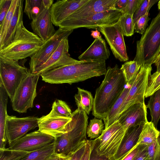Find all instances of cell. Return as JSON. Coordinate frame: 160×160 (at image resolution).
<instances>
[{
  "label": "cell",
  "instance_id": "6da1fadb",
  "mask_svg": "<svg viewBox=\"0 0 160 160\" xmlns=\"http://www.w3.org/2000/svg\"><path fill=\"white\" fill-rule=\"evenodd\" d=\"M126 85L124 76L118 64L113 68L108 67L103 80L96 91L92 115L104 120Z\"/></svg>",
  "mask_w": 160,
  "mask_h": 160
},
{
  "label": "cell",
  "instance_id": "7a4b0ae2",
  "mask_svg": "<svg viewBox=\"0 0 160 160\" xmlns=\"http://www.w3.org/2000/svg\"><path fill=\"white\" fill-rule=\"evenodd\" d=\"M105 61H85L59 67L40 75L42 80L51 84L73 83L105 75Z\"/></svg>",
  "mask_w": 160,
  "mask_h": 160
},
{
  "label": "cell",
  "instance_id": "3957f363",
  "mask_svg": "<svg viewBox=\"0 0 160 160\" xmlns=\"http://www.w3.org/2000/svg\"><path fill=\"white\" fill-rule=\"evenodd\" d=\"M72 120L66 125V132L55 140V153L69 156L86 137L88 117L83 110L76 109L72 113Z\"/></svg>",
  "mask_w": 160,
  "mask_h": 160
},
{
  "label": "cell",
  "instance_id": "277c9868",
  "mask_svg": "<svg viewBox=\"0 0 160 160\" xmlns=\"http://www.w3.org/2000/svg\"><path fill=\"white\" fill-rule=\"evenodd\" d=\"M45 42L37 35L28 30L23 21L19 24L12 42L0 50V56L14 60L30 58L42 47Z\"/></svg>",
  "mask_w": 160,
  "mask_h": 160
},
{
  "label": "cell",
  "instance_id": "5b68a950",
  "mask_svg": "<svg viewBox=\"0 0 160 160\" xmlns=\"http://www.w3.org/2000/svg\"><path fill=\"white\" fill-rule=\"evenodd\" d=\"M160 53V12L137 42L136 56L133 60L139 64L152 65Z\"/></svg>",
  "mask_w": 160,
  "mask_h": 160
},
{
  "label": "cell",
  "instance_id": "8992f818",
  "mask_svg": "<svg viewBox=\"0 0 160 160\" xmlns=\"http://www.w3.org/2000/svg\"><path fill=\"white\" fill-rule=\"evenodd\" d=\"M30 72V70L20 64L18 60L9 59L0 56V81L11 101L20 83Z\"/></svg>",
  "mask_w": 160,
  "mask_h": 160
},
{
  "label": "cell",
  "instance_id": "52a82bcc",
  "mask_svg": "<svg viewBox=\"0 0 160 160\" xmlns=\"http://www.w3.org/2000/svg\"><path fill=\"white\" fill-rule=\"evenodd\" d=\"M122 14L121 12L117 10H110L98 12L84 18L65 19L59 24L58 27L68 30L80 28H96L116 23Z\"/></svg>",
  "mask_w": 160,
  "mask_h": 160
},
{
  "label": "cell",
  "instance_id": "ba28073f",
  "mask_svg": "<svg viewBox=\"0 0 160 160\" xmlns=\"http://www.w3.org/2000/svg\"><path fill=\"white\" fill-rule=\"evenodd\" d=\"M40 76L30 73L20 83L17 88L12 100L13 109L19 113H25L32 108L37 96L36 87Z\"/></svg>",
  "mask_w": 160,
  "mask_h": 160
},
{
  "label": "cell",
  "instance_id": "9c48e42d",
  "mask_svg": "<svg viewBox=\"0 0 160 160\" xmlns=\"http://www.w3.org/2000/svg\"><path fill=\"white\" fill-rule=\"evenodd\" d=\"M151 65L143 64L135 79L130 85L129 91L122 107L120 115L133 105L145 103V94L148 78L152 70Z\"/></svg>",
  "mask_w": 160,
  "mask_h": 160
},
{
  "label": "cell",
  "instance_id": "30bf717a",
  "mask_svg": "<svg viewBox=\"0 0 160 160\" xmlns=\"http://www.w3.org/2000/svg\"><path fill=\"white\" fill-rule=\"evenodd\" d=\"M73 30H66L59 28L55 33L45 42L40 49L30 58V71L34 74L40 66L45 62L58 48L61 42L68 38Z\"/></svg>",
  "mask_w": 160,
  "mask_h": 160
},
{
  "label": "cell",
  "instance_id": "8fae6325",
  "mask_svg": "<svg viewBox=\"0 0 160 160\" xmlns=\"http://www.w3.org/2000/svg\"><path fill=\"white\" fill-rule=\"evenodd\" d=\"M39 118L35 117L17 118L7 115L5 132L9 144L22 138L29 131L38 127Z\"/></svg>",
  "mask_w": 160,
  "mask_h": 160
},
{
  "label": "cell",
  "instance_id": "7c38bea8",
  "mask_svg": "<svg viewBox=\"0 0 160 160\" xmlns=\"http://www.w3.org/2000/svg\"><path fill=\"white\" fill-rule=\"evenodd\" d=\"M115 58L121 62L128 60L123 35L118 22L110 25L99 27Z\"/></svg>",
  "mask_w": 160,
  "mask_h": 160
},
{
  "label": "cell",
  "instance_id": "4fadbf2b",
  "mask_svg": "<svg viewBox=\"0 0 160 160\" xmlns=\"http://www.w3.org/2000/svg\"><path fill=\"white\" fill-rule=\"evenodd\" d=\"M55 140L53 137L38 130L26 134L12 142L9 144V148L30 152L51 144Z\"/></svg>",
  "mask_w": 160,
  "mask_h": 160
},
{
  "label": "cell",
  "instance_id": "5bb4252c",
  "mask_svg": "<svg viewBox=\"0 0 160 160\" xmlns=\"http://www.w3.org/2000/svg\"><path fill=\"white\" fill-rule=\"evenodd\" d=\"M68 38L64 39L46 61L38 68L34 74H41L62 66L80 62L71 58L68 53Z\"/></svg>",
  "mask_w": 160,
  "mask_h": 160
},
{
  "label": "cell",
  "instance_id": "9a60e30c",
  "mask_svg": "<svg viewBox=\"0 0 160 160\" xmlns=\"http://www.w3.org/2000/svg\"><path fill=\"white\" fill-rule=\"evenodd\" d=\"M147 108L145 103H136L123 112L118 120L122 128L127 132L131 127L144 124L148 121Z\"/></svg>",
  "mask_w": 160,
  "mask_h": 160
},
{
  "label": "cell",
  "instance_id": "2e32d148",
  "mask_svg": "<svg viewBox=\"0 0 160 160\" xmlns=\"http://www.w3.org/2000/svg\"><path fill=\"white\" fill-rule=\"evenodd\" d=\"M89 0H57L50 9L51 18L53 24H59Z\"/></svg>",
  "mask_w": 160,
  "mask_h": 160
},
{
  "label": "cell",
  "instance_id": "e0dca14e",
  "mask_svg": "<svg viewBox=\"0 0 160 160\" xmlns=\"http://www.w3.org/2000/svg\"><path fill=\"white\" fill-rule=\"evenodd\" d=\"M116 0H89L65 19H79L98 12L115 10L114 5Z\"/></svg>",
  "mask_w": 160,
  "mask_h": 160
},
{
  "label": "cell",
  "instance_id": "ac0fdd59",
  "mask_svg": "<svg viewBox=\"0 0 160 160\" xmlns=\"http://www.w3.org/2000/svg\"><path fill=\"white\" fill-rule=\"evenodd\" d=\"M71 118L52 117L48 114L39 118L38 130L55 139L66 132L65 127Z\"/></svg>",
  "mask_w": 160,
  "mask_h": 160
},
{
  "label": "cell",
  "instance_id": "d6986e66",
  "mask_svg": "<svg viewBox=\"0 0 160 160\" xmlns=\"http://www.w3.org/2000/svg\"><path fill=\"white\" fill-rule=\"evenodd\" d=\"M50 9H45L30 23L34 33L44 42L53 36L56 31L51 20Z\"/></svg>",
  "mask_w": 160,
  "mask_h": 160
},
{
  "label": "cell",
  "instance_id": "ffe728a7",
  "mask_svg": "<svg viewBox=\"0 0 160 160\" xmlns=\"http://www.w3.org/2000/svg\"><path fill=\"white\" fill-rule=\"evenodd\" d=\"M110 52L105 41L102 38L95 39L90 47L78 58L79 61H105Z\"/></svg>",
  "mask_w": 160,
  "mask_h": 160
},
{
  "label": "cell",
  "instance_id": "44dd1931",
  "mask_svg": "<svg viewBox=\"0 0 160 160\" xmlns=\"http://www.w3.org/2000/svg\"><path fill=\"white\" fill-rule=\"evenodd\" d=\"M144 124L128 129L115 156L114 160H121L138 144Z\"/></svg>",
  "mask_w": 160,
  "mask_h": 160
},
{
  "label": "cell",
  "instance_id": "7402d4cb",
  "mask_svg": "<svg viewBox=\"0 0 160 160\" xmlns=\"http://www.w3.org/2000/svg\"><path fill=\"white\" fill-rule=\"evenodd\" d=\"M8 95L0 81V149L5 148L7 141L5 132Z\"/></svg>",
  "mask_w": 160,
  "mask_h": 160
},
{
  "label": "cell",
  "instance_id": "603a6c76",
  "mask_svg": "<svg viewBox=\"0 0 160 160\" xmlns=\"http://www.w3.org/2000/svg\"><path fill=\"white\" fill-rule=\"evenodd\" d=\"M23 0H19L10 22L6 36L2 45L0 46V50L12 42L19 24L23 21Z\"/></svg>",
  "mask_w": 160,
  "mask_h": 160
},
{
  "label": "cell",
  "instance_id": "cb8c5ba5",
  "mask_svg": "<svg viewBox=\"0 0 160 160\" xmlns=\"http://www.w3.org/2000/svg\"><path fill=\"white\" fill-rule=\"evenodd\" d=\"M130 87V86L124 87L121 94L109 111L106 118L103 120L104 129L118 120L122 107L129 91Z\"/></svg>",
  "mask_w": 160,
  "mask_h": 160
},
{
  "label": "cell",
  "instance_id": "d4e9b609",
  "mask_svg": "<svg viewBox=\"0 0 160 160\" xmlns=\"http://www.w3.org/2000/svg\"><path fill=\"white\" fill-rule=\"evenodd\" d=\"M78 93L74 96L78 109L83 110L87 115L92 110L94 98L91 92L77 87Z\"/></svg>",
  "mask_w": 160,
  "mask_h": 160
},
{
  "label": "cell",
  "instance_id": "484cf974",
  "mask_svg": "<svg viewBox=\"0 0 160 160\" xmlns=\"http://www.w3.org/2000/svg\"><path fill=\"white\" fill-rule=\"evenodd\" d=\"M160 131L156 128L153 123L147 122L143 125L138 142V144L148 145L157 139Z\"/></svg>",
  "mask_w": 160,
  "mask_h": 160
},
{
  "label": "cell",
  "instance_id": "4316f807",
  "mask_svg": "<svg viewBox=\"0 0 160 160\" xmlns=\"http://www.w3.org/2000/svg\"><path fill=\"white\" fill-rule=\"evenodd\" d=\"M55 141L42 148L28 153L21 160H49L55 153Z\"/></svg>",
  "mask_w": 160,
  "mask_h": 160
},
{
  "label": "cell",
  "instance_id": "83f0119b",
  "mask_svg": "<svg viewBox=\"0 0 160 160\" xmlns=\"http://www.w3.org/2000/svg\"><path fill=\"white\" fill-rule=\"evenodd\" d=\"M146 107L149 109L150 111L151 122L157 128L160 119V89L150 97Z\"/></svg>",
  "mask_w": 160,
  "mask_h": 160
},
{
  "label": "cell",
  "instance_id": "f1b7e54d",
  "mask_svg": "<svg viewBox=\"0 0 160 160\" xmlns=\"http://www.w3.org/2000/svg\"><path fill=\"white\" fill-rule=\"evenodd\" d=\"M141 65L133 60L122 64L120 69L124 76L126 85H131L137 76Z\"/></svg>",
  "mask_w": 160,
  "mask_h": 160
},
{
  "label": "cell",
  "instance_id": "f546056e",
  "mask_svg": "<svg viewBox=\"0 0 160 160\" xmlns=\"http://www.w3.org/2000/svg\"><path fill=\"white\" fill-rule=\"evenodd\" d=\"M45 8L42 0H26L24 12L30 19L36 18Z\"/></svg>",
  "mask_w": 160,
  "mask_h": 160
},
{
  "label": "cell",
  "instance_id": "4dcf8cb0",
  "mask_svg": "<svg viewBox=\"0 0 160 160\" xmlns=\"http://www.w3.org/2000/svg\"><path fill=\"white\" fill-rule=\"evenodd\" d=\"M72 113L70 108L65 102L57 100L53 102L52 110L48 115L52 117L71 118Z\"/></svg>",
  "mask_w": 160,
  "mask_h": 160
},
{
  "label": "cell",
  "instance_id": "1f68e13d",
  "mask_svg": "<svg viewBox=\"0 0 160 160\" xmlns=\"http://www.w3.org/2000/svg\"><path fill=\"white\" fill-rule=\"evenodd\" d=\"M102 120L95 118L91 119L87 129V135L90 139H95L102 134L105 128Z\"/></svg>",
  "mask_w": 160,
  "mask_h": 160
},
{
  "label": "cell",
  "instance_id": "d6a6232c",
  "mask_svg": "<svg viewBox=\"0 0 160 160\" xmlns=\"http://www.w3.org/2000/svg\"><path fill=\"white\" fill-rule=\"evenodd\" d=\"M19 0H12L10 8L0 25V46L3 43L8 28Z\"/></svg>",
  "mask_w": 160,
  "mask_h": 160
},
{
  "label": "cell",
  "instance_id": "836d02e7",
  "mask_svg": "<svg viewBox=\"0 0 160 160\" xmlns=\"http://www.w3.org/2000/svg\"><path fill=\"white\" fill-rule=\"evenodd\" d=\"M118 22L123 36L128 37L133 34L135 30L133 15L128 14H122Z\"/></svg>",
  "mask_w": 160,
  "mask_h": 160
},
{
  "label": "cell",
  "instance_id": "e575fe53",
  "mask_svg": "<svg viewBox=\"0 0 160 160\" xmlns=\"http://www.w3.org/2000/svg\"><path fill=\"white\" fill-rule=\"evenodd\" d=\"M160 89V72H155L148 78L147 87L145 98L150 97L155 92Z\"/></svg>",
  "mask_w": 160,
  "mask_h": 160
},
{
  "label": "cell",
  "instance_id": "d590c367",
  "mask_svg": "<svg viewBox=\"0 0 160 160\" xmlns=\"http://www.w3.org/2000/svg\"><path fill=\"white\" fill-rule=\"evenodd\" d=\"M28 152L9 148L0 149V160H21Z\"/></svg>",
  "mask_w": 160,
  "mask_h": 160
},
{
  "label": "cell",
  "instance_id": "8d00e7d4",
  "mask_svg": "<svg viewBox=\"0 0 160 160\" xmlns=\"http://www.w3.org/2000/svg\"><path fill=\"white\" fill-rule=\"evenodd\" d=\"M158 1L156 0H143L142 1L133 15L134 23L139 18L148 13L151 8Z\"/></svg>",
  "mask_w": 160,
  "mask_h": 160
},
{
  "label": "cell",
  "instance_id": "74e56055",
  "mask_svg": "<svg viewBox=\"0 0 160 160\" xmlns=\"http://www.w3.org/2000/svg\"><path fill=\"white\" fill-rule=\"evenodd\" d=\"M147 154L148 160H160V133L154 142L147 146Z\"/></svg>",
  "mask_w": 160,
  "mask_h": 160
},
{
  "label": "cell",
  "instance_id": "f35d334b",
  "mask_svg": "<svg viewBox=\"0 0 160 160\" xmlns=\"http://www.w3.org/2000/svg\"><path fill=\"white\" fill-rule=\"evenodd\" d=\"M150 19L148 17V13L139 18L134 24L135 32L142 34L147 29L148 22Z\"/></svg>",
  "mask_w": 160,
  "mask_h": 160
},
{
  "label": "cell",
  "instance_id": "ab89813d",
  "mask_svg": "<svg viewBox=\"0 0 160 160\" xmlns=\"http://www.w3.org/2000/svg\"><path fill=\"white\" fill-rule=\"evenodd\" d=\"M143 0H128L125 7L122 11L123 14H128L133 15Z\"/></svg>",
  "mask_w": 160,
  "mask_h": 160
},
{
  "label": "cell",
  "instance_id": "60d3db41",
  "mask_svg": "<svg viewBox=\"0 0 160 160\" xmlns=\"http://www.w3.org/2000/svg\"><path fill=\"white\" fill-rule=\"evenodd\" d=\"M88 140L83 142L78 147L69 155V160H81L85 151Z\"/></svg>",
  "mask_w": 160,
  "mask_h": 160
},
{
  "label": "cell",
  "instance_id": "b9f144b4",
  "mask_svg": "<svg viewBox=\"0 0 160 160\" xmlns=\"http://www.w3.org/2000/svg\"><path fill=\"white\" fill-rule=\"evenodd\" d=\"M12 0H0V25L2 23L10 8Z\"/></svg>",
  "mask_w": 160,
  "mask_h": 160
},
{
  "label": "cell",
  "instance_id": "7bdbcfd3",
  "mask_svg": "<svg viewBox=\"0 0 160 160\" xmlns=\"http://www.w3.org/2000/svg\"><path fill=\"white\" fill-rule=\"evenodd\" d=\"M91 148L89 160H112L104 155L99 154L97 151L94 140H91Z\"/></svg>",
  "mask_w": 160,
  "mask_h": 160
},
{
  "label": "cell",
  "instance_id": "ee69618b",
  "mask_svg": "<svg viewBox=\"0 0 160 160\" xmlns=\"http://www.w3.org/2000/svg\"><path fill=\"white\" fill-rule=\"evenodd\" d=\"M146 146L147 145L137 144L121 160H133L139 152Z\"/></svg>",
  "mask_w": 160,
  "mask_h": 160
},
{
  "label": "cell",
  "instance_id": "f6af8a7d",
  "mask_svg": "<svg viewBox=\"0 0 160 160\" xmlns=\"http://www.w3.org/2000/svg\"><path fill=\"white\" fill-rule=\"evenodd\" d=\"M147 146L141 150L133 160H148L147 154Z\"/></svg>",
  "mask_w": 160,
  "mask_h": 160
},
{
  "label": "cell",
  "instance_id": "bcb514c9",
  "mask_svg": "<svg viewBox=\"0 0 160 160\" xmlns=\"http://www.w3.org/2000/svg\"><path fill=\"white\" fill-rule=\"evenodd\" d=\"M127 1L128 0H116L114 5L115 9L122 12L126 5Z\"/></svg>",
  "mask_w": 160,
  "mask_h": 160
},
{
  "label": "cell",
  "instance_id": "7dc6e473",
  "mask_svg": "<svg viewBox=\"0 0 160 160\" xmlns=\"http://www.w3.org/2000/svg\"><path fill=\"white\" fill-rule=\"evenodd\" d=\"M91 148V141L88 140L85 151L81 160H89Z\"/></svg>",
  "mask_w": 160,
  "mask_h": 160
},
{
  "label": "cell",
  "instance_id": "c3c4849f",
  "mask_svg": "<svg viewBox=\"0 0 160 160\" xmlns=\"http://www.w3.org/2000/svg\"><path fill=\"white\" fill-rule=\"evenodd\" d=\"M69 158L70 156H64L54 153L49 160H69Z\"/></svg>",
  "mask_w": 160,
  "mask_h": 160
},
{
  "label": "cell",
  "instance_id": "681fc988",
  "mask_svg": "<svg viewBox=\"0 0 160 160\" xmlns=\"http://www.w3.org/2000/svg\"><path fill=\"white\" fill-rule=\"evenodd\" d=\"M154 63L157 68V70L156 72H160V53L154 61Z\"/></svg>",
  "mask_w": 160,
  "mask_h": 160
},
{
  "label": "cell",
  "instance_id": "f907efd6",
  "mask_svg": "<svg viewBox=\"0 0 160 160\" xmlns=\"http://www.w3.org/2000/svg\"><path fill=\"white\" fill-rule=\"evenodd\" d=\"M91 35L93 38L95 39L101 38L100 32L98 30L92 31Z\"/></svg>",
  "mask_w": 160,
  "mask_h": 160
},
{
  "label": "cell",
  "instance_id": "816d5d0a",
  "mask_svg": "<svg viewBox=\"0 0 160 160\" xmlns=\"http://www.w3.org/2000/svg\"><path fill=\"white\" fill-rule=\"evenodd\" d=\"M158 9H160V0H159L158 2Z\"/></svg>",
  "mask_w": 160,
  "mask_h": 160
}]
</instances>
